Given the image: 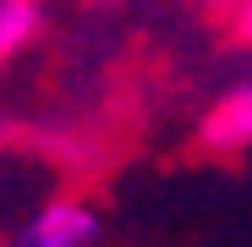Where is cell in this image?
<instances>
[{"label": "cell", "mask_w": 252, "mask_h": 247, "mask_svg": "<svg viewBox=\"0 0 252 247\" xmlns=\"http://www.w3.org/2000/svg\"><path fill=\"white\" fill-rule=\"evenodd\" d=\"M104 242V220L94 203L82 198H50L38 214H28L17 225V236L6 247H99Z\"/></svg>", "instance_id": "cell-1"}, {"label": "cell", "mask_w": 252, "mask_h": 247, "mask_svg": "<svg viewBox=\"0 0 252 247\" xmlns=\"http://www.w3.org/2000/svg\"><path fill=\"white\" fill-rule=\"evenodd\" d=\"M203 138L220 154H236V148L252 143V82H236L230 94L214 99V110H208V121H203Z\"/></svg>", "instance_id": "cell-2"}, {"label": "cell", "mask_w": 252, "mask_h": 247, "mask_svg": "<svg viewBox=\"0 0 252 247\" xmlns=\"http://www.w3.org/2000/svg\"><path fill=\"white\" fill-rule=\"evenodd\" d=\"M44 33V0H0V61L22 55Z\"/></svg>", "instance_id": "cell-3"}, {"label": "cell", "mask_w": 252, "mask_h": 247, "mask_svg": "<svg viewBox=\"0 0 252 247\" xmlns=\"http://www.w3.org/2000/svg\"><path fill=\"white\" fill-rule=\"evenodd\" d=\"M236 33L252 44V0H241V6H236Z\"/></svg>", "instance_id": "cell-4"}]
</instances>
